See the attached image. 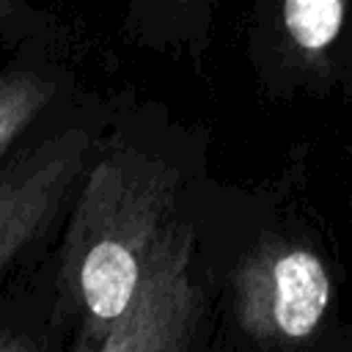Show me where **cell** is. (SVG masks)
I'll use <instances>...</instances> for the list:
<instances>
[{"instance_id": "6da1fadb", "label": "cell", "mask_w": 352, "mask_h": 352, "mask_svg": "<svg viewBox=\"0 0 352 352\" xmlns=\"http://www.w3.org/2000/svg\"><path fill=\"white\" fill-rule=\"evenodd\" d=\"M212 135L162 102L118 91L50 248L74 316L69 352H91L129 300L143 264L209 176Z\"/></svg>"}, {"instance_id": "7a4b0ae2", "label": "cell", "mask_w": 352, "mask_h": 352, "mask_svg": "<svg viewBox=\"0 0 352 352\" xmlns=\"http://www.w3.org/2000/svg\"><path fill=\"white\" fill-rule=\"evenodd\" d=\"M212 352H352V278L308 192L305 146L264 179L226 267Z\"/></svg>"}, {"instance_id": "3957f363", "label": "cell", "mask_w": 352, "mask_h": 352, "mask_svg": "<svg viewBox=\"0 0 352 352\" xmlns=\"http://www.w3.org/2000/svg\"><path fill=\"white\" fill-rule=\"evenodd\" d=\"M261 198L264 182L204 176L91 352H212L226 267Z\"/></svg>"}, {"instance_id": "277c9868", "label": "cell", "mask_w": 352, "mask_h": 352, "mask_svg": "<svg viewBox=\"0 0 352 352\" xmlns=\"http://www.w3.org/2000/svg\"><path fill=\"white\" fill-rule=\"evenodd\" d=\"M113 102L91 88L72 116L0 162V292L58 239Z\"/></svg>"}, {"instance_id": "5b68a950", "label": "cell", "mask_w": 352, "mask_h": 352, "mask_svg": "<svg viewBox=\"0 0 352 352\" xmlns=\"http://www.w3.org/2000/svg\"><path fill=\"white\" fill-rule=\"evenodd\" d=\"M349 0H253L242 52L267 102L327 99L336 94V44Z\"/></svg>"}, {"instance_id": "8992f818", "label": "cell", "mask_w": 352, "mask_h": 352, "mask_svg": "<svg viewBox=\"0 0 352 352\" xmlns=\"http://www.w3.org/2000/svg\"><path fill=\"white\" fill-rule=\"evenodd\" d=\"M77 50L25 44L0 60V162L85 102Z\"/></svg>"}, {"instance_id": "52a82bcc", "label": "cell", "mask_w": 352, "mask_h": 352, "mask_svg": "<svg viewBox=\"0 0 352 352\" xmlns=\"http://www.w3.org/2000/svg\"><path fill=\"white\" fill-rule=\"evenodd\" d=\"M118 36L135 50L204 72L214 47L220 0H118Z\"/></svg>"}, {"instance_id": "ba28073f", "label": "cell", "mask_w": 352, "mask_h": 352, "mask_svg": "<svg viewBox=\"0 0 352 352\" xmlns=\"http://www.w3.org/2000/svg\"><path fill=\"white\" fill-rule=\"evenodd\" d=\"M25 44L80 47V38L55 11L36 0H0V47L8 52Z\"/></svg>"}, {"instance_id": "9c48e42d", "label": "cell", "mask_w": 352, "mask_h": 352, "mask_svg": "<svg viewBox=\"0 0 352 352\" xmlns=\"http://www.w3.org/2000/svg\"><path fill=\"white\" fill-rule=\"evenodd\" d=\"M333 63H336V94H341V99L352 104V0L346 6V19L341 38L336 44Z\"/></svg>"}]
</instances>
